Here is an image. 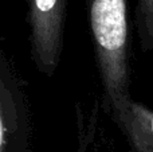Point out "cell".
<instances>
[{
	"label": "cell",
	"instance_id": "1",
	"mask_svg": "<svg viewBox=\"0 0 153 152\" xmlns=\"http://www.w3.org/2000/svg\"><path fill=\"white\" fill-rule=\"evenodd\" d=\"M103 108L122 132L130 124V23L128 0H86Z\"/></svg>",
	"mask_w": 153,
	"mask_h": 152
},
{
	"label": "cell",
	"instance_id": "5",
	"mask_svg": "<svg viewBox=\"0 0 153 152\" xmlns=\"http://www.w3.org/2000/svg\"><path fill=\"white\" fill-rule=\"evenodd\" d=\"M134 26L141 50L153 53V0H136Z\"/></svg>",
	"mask_w": 153,
	"mask_h": 152
},
{
	"label": "cell",
	"instance_id": "2",
	"mask_svg": "<svg viewBox=\"0 0 153 152\" xmlns=\"http://www.w3.org/2000/svg\"><path fill=\"white\" fill-rule=\"evenodd\" d=\"M30 26V54L45 77L56 73L65 48L69 0H26Z\"/></svg>",
	"mask_w": 153,
	"mask_h": 152
},
{
	"label": "cell",
	"instance_id": "4",
	"mask_svg": "<svg viewBox=\"0 0 153 152\" xmlns=\"http://www.w3.org/2000/svg\"><path fill=\"white\" fill-rule=\"evenodd\" d=\"M125 135L134 151L153 152V110L132 100L130 124Z\"/></svg>",
	"mask_w": 153,
	"mask_h": 152
},
{
	"label": "cell",
	"instance_id": "3",
	"mask_svg": "<svg viewBox=\"0 0 153 152\" xmlns=\"http://www.w3.org/2000/svg\"><path fill=\"white\" fill-rule=\"evenodd\" d=\"M0 152H31L26 96L4 53H1L0 65Z\"/></svg>",
	"mask_w": 153,
	"mask_h": 152
}]
</instances>
